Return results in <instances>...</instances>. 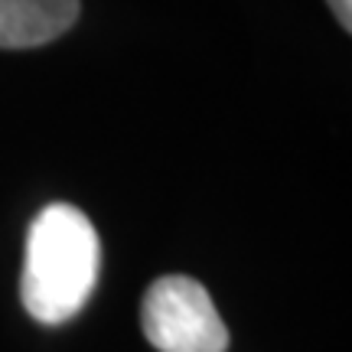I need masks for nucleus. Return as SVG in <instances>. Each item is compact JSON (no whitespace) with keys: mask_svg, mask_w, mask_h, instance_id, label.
I'll return each mask as SVG.
<instances>
[{"mask_svg":"<svg viewBox=\"0 0 352 352\" xmlns=\"http://www.w3.org/2000/svg\"><path fill=\"white\" fill-rule=\"evenodd\" d=\"M101 241L88 215L52 202L26 232L20 297L36 323L59 327L82 310L98 284Z\"/></svg>","mask_w":352,"mask_h":352,"instance_id":"obj_1","label":"nucleus"},{"mask_svg":"<svg viewBox=\"0 0 352 352\" xmlns=\"http://www.w3.org/2000/svg\"><path fill=\"white\" fill-rule=\"evenodd\" d=\"M144 336L157 352H226L228 329L209 290L186 274L153 280L140 307Z\"/></svg>","mask_w":352,"mask_h":352,"instance_id":"obj_2","label":"nucleus"},{"mask_svg":"<svg viewBox=\"0 0 352 352\" xmlns=\"http://www.w3.org/2000/svg\"><path fill=\"white\" fill-rule=\"evenodd\" d=\"M78 20V0H0V50H33Z\"/></svg>","mask_w":352,"mask_h":352,"instance_id":"obj_3","label":"nucleus"},{"mask_svg":"<svg viewBox=\"0 0 352 352\" xmlns=\"http://www.w3.org/2000/svg\"><path fill=\"white\" fill-rule=\"evenodd\" d=\"M329 7H333V13H336V20L349 30L352 26V0H329Z\"/></svg>","mask_w":352,"mask_h":352,"instance_id":"obj_4","label":"nucleus"}]
</instances>
